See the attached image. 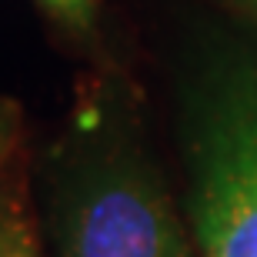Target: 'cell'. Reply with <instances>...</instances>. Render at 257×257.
Wrapping results in <instances>:
<instances>
[{"label": "cell", "instance_id": "277c9868", "mask_svg": "<svg viewBox=\"0 0 257 257\" xmlns=\"http://www.w3.org/2000/svg\"><path fill=\"white\" fill-rule=\"evenodd\" d=\"M60 27L74 34H90L97 24V4L100 0H37Z\"/></svg>", "mask_w": 257, "mask_h": 257}, {"label": "cell", "instance_id": "8992f818", "mask_svg": "<svg viewBox=\"0 0 257 257\" xmlns=\"http://www.w3.org/2000/svg\"><path fill=\"white\" fill-rule=\"evenodd\" d=\"M250 4H254V7H257V0H250Z\"/></svg>", "mask_w": 257, "mask_h": 257}, {"label": "cell", "instance_id": "3957f363", "mask_svg": "<svg viewBox=\"0 0 257 257\" xmlns=\"http://www.w3.org/2000/svg\"><path fill=\"white\" fill-rule=\"evenodd\" d=\"M0 257H44L17 191H0Z\"/></svg>", "mask_w": 257, "mask_h": 257}, {"label": "cell", "instance_id": "5b68a950", "mask_svg": "<svg viewBox=\"0 0 257 257\" xmlns=\"http://www.w3.org/2000/svg\"><path fill=\"white\" fill-rule=\"evenodd\" d=\"M14 134H17V110L0 100V177H4V167H7L10 147H14ZM4 191V187H0Z\"/></svg>", "mask_w": 257, "mask_h": 257}, {"label": "cell", "instance_id": "7a4b0ae2", "mask_svg": "<svg viewBox=\"0 0 257 257\" xmlns=\"http://www.w3.org/2000/svg\"><path fill=\"white\" fill-rule=\"evenodd\" d=\"M187 164L200 257H257V60L220 57L197 77Z\"/></svg>", "mask_w": 257, "mask_h": 257}, {"label": "cell", "instance_id": "6da1fadb", "mask_svg": "<svg viewBox=\"0 0 257 257\" xmlns=\"http://www.w3.org/2000/svg\"><path fill=\"white\" fill-rule=\"evenodd\" d=\"M54 167V257H194L164 181L131 137L84 134Z\"/></svg>", "mask_w": 257, "mask_h": 257}]
</instances>
